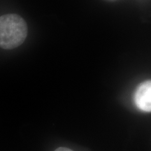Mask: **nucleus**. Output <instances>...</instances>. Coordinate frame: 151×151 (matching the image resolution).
<instances>
[{
	"instance_id": "f257e3e1",
	"label": "nucleus",
	"mask_w": 151,
	"mask_h": 151,
	"mask_svg": "<svg viewBox=\"0 0 151 151\" xmlns=\"http://www.w3.org/2000/svg\"><path fill=\"white\" fill-rule=\"evenodd\" d=\"M27 35L25 20L17 14L0 16V47L14 49L22 44Z\"/></svg>"
},
{
	"instance_id": "f03ea898",
	"label": "nucleus",
	"mask_w": 151,
	"mask_h": 151,
	"mask_svg": "<svg viewBox=\"0 0 151 151\" xmlns=\"http://www.w3.org/2000/svg\"><path fill=\"white\" fill-rule=\"evenodd\" d=\"M137 106L141 111L150 112L151 111V81H146L139 85L134 96Z\"/></svg>"
},
{
	"instance_id": "7ed1b4c3",
	"label": "nucleus",
	"mask_w": 151,
	"mask_h": 151,
	"mask_svg": "<svg viewBox=\"0 0 151 151\" xmlns=\"http://www.w3.org/2000/svg\"><path fill=\"white\" fill-rule=\"evenodd\" d=\"M55 151H73L71 149L67 148H65V147H60V148H57Z\"/></svg>"
}]
</instances>
